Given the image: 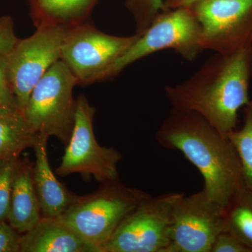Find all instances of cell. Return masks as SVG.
Listing matches in <instances>:
<instances>
[{
  "instance_id": "8",
  "label": "cell",
  "mask_w": 252,
  "mask_h": 252,
  "mask_svg": "<svg viewBox=\"0 0 252 252\" xmlns=\"http://www.w3.org/2000/svg\"><path fill=\"white\" fill-rule=\"evenodd\" d=\"M95 109L84 94L77 99L75 123L72 135L66 145L58 175L67 177L80 174L84 178L94 177L103 184L119 180V162L122 155L117 149L99 145L94 132Z\"/></svg>"
},
{
  "instance_id": "1",
  "label": "cell",
  "mask_w": 252,
  "mask_h": 252,
  "mask_svg": "<svg viewBox=\"0 0 252 252\" xmlns=\"http://www.w3.org/2000/svg\"><path fill=\"white\" fill-rule=\"evenodd\" d=\"M252 46L234 54H217L183 82L165 87L172 108L201 116L227 135L236 129L238 112L250 102Z\"/></svg>"
},
{
  "instance_id": "7",
  "label": "cell",
  "mask_w": 252,
  "mask_h": 252,
  "mask_svg": "<svg viewBox=\"0 0 252 252\" xmlns=\"http://www.w3.org/2000/svg\"><path fill=\"white\" fill-rule=\"evenodd\" d=\"M184 194L149 195L124 219L102 252H168L172 212Z\"/></svg>"
},
{
  "instance_id": "16",
  "label": "cell",
  "mask_w": 252,
  "mask_h": 252,
  "mask_svg": "<svg viewBox=\"0 0 252 252\" xmlns=\"http://www.w3.org/2000/svg\"><path fill=\"white\" fill-rule=\"evenodd\" d=\"M38 135L18 107H0V160L19 158L33 148Z\"/></svg>"
},
{
  "instance_id": "13",
  "label": "cell",
  "mask_w": 252,
  "mask_h": 252,
  "mask_svg": "<svg viewBox=\"0 0 252 252\" xmlns=\"http://www.w3.org/2000/svg\"><path fill=\"white\" fill-rule=\"evenodd\" d=\"M34 164L29 158H18L13 177L12 190L7 220L18 233L31 230L41 218L34 182Z\"/></svg>"
},
{
  "instance_id": "21",
  "label": "cell",
  "mask_w": 252,
  "mask_h": 252,
  "mask_svg": "<svg viewBox=\"0 0 252 252\" xmlns=\"http://www.w3.org/2000/svg\"><path fill=\"white\" fill-rule=\"evenodd\" d=\"M17 107L9 79L8 55H0V107Z\"/></svg>"
},
{
  "instance_id": "5",
  "label": "cell",
  "mask_w": 252,
  "mask_h": 252,
  "mask_svg": "<svg viewBox=\"0 0 252 252\" xmlns=\"http://www.w3.org/2000/svg\"><path fill=\"white\" fill-rule=\"evenodd\" d=\"M198 18L190 6L162 10L143 34L113 64L106 79L116 77L127 66L163 50L172 49L193 61L204 51Z\"/></svg>"
},
{
  "instance_id": "3",
  "label": "cell",
  "mask_w": 252,
  "mask_h": 252,
  "mask_svg": "<svg viewBox=\"0 0 252 252\" xmlns=\"http://www.w3.org/2000/svg\"><path fill=\"white\" fill-rule=\"evenodd\" d=\"M150 194L121 183L101 184L94 193L79 196L57 220L74 230L97 252L130 212Z\"/></svg>"
},
{
  "instance_id": "15",
  "label": "cell",
  "mask_w": 252,
  "mask_h": 252,
  "mask_svg": "<svg viewBox=\"0 0 252 252\" xmlns=\"http://www.w3.org/2000/svg\"><path fill=\"white\" fill-rule=\"evenodd\" d=\"M97 0H31V16L36 28H69L89 22Z\"/></svg>"
},
{
  "instance_id": "18",
  "label": "cell",
  "mask_w": 252,
  "mask_h": 252,
  "mask_svg": "<svg viewBox=\"0 0 252 252\" xmlns=\"http://www.w3.org/2000/svg\"><path fill=\"white\" fill-rule=\"evenodd\" d=\"M241 165L244 185L252 190V100L244 107V123L228 135Z\"/></svg>"
},
{
  "instance_id": "2",
  "label": "cell",
  "mask_w": 252,
  "mask_h": 252,
  "mask_svg": "<svg viewBox=\"0 0 252 252\" xmlns=\"http://www.w3.org/2000/svg\"><path fill=\"white\" fill-rule=\"evenodd\" d=\"M156 139L164 148L183 154L203 176L207 195L226 209L243 183L240 160L228 136L196 113L172 108Z\"/></svg>"
},
{
  "instance_id": "25",
  "label": "cell",
  "mask_w": 252,
  "mask_h": 252,
  "mask_svg": "<svg viewBox=\"0 0 252 252\" xmlns=\"http://www.w3.org/2000/svg\"><path fill=\"white\" fill-rule=\"evenodd\" d=\"M199 1L200 0H163V10L185 7Z\"/></svg>"
},
{
  "instance_id": "4",
  "label": "cell",
  "mask_w": 252,
  "mask_h": 252,
  "mask_svg": "<svg viewBox=\"0 0 252 252\" xmlns=\"http://www.w3.org/2000/svg\"><path fill=\"white\" fill-rule=\"evenodd\" d=\"M77 80L61 60L54 63L32 91L23 114L39 135L56 137L67 145L75 123Z\"/></svg>"
},
{
  "instance_id": "22",
  "label": "cell",
  "mask_w": 252,
  "mask_h": 252,
  "mask_svg": "<svg viewBox=\"0 0 252 252\" xmlns=\"http://www.w3.org/2000/svg\"><path fill=\"white\" fill-rule=\"evenodd\" d=\"M19 39L16 37L14 22L10 16L0 18V55H8L11 52Z\"/></svg>"
},
{
  "instance_id": "12",
  "label": "cell",
  "mask_w": 252,
  "mask_h": 252,
  "mask_svg": "<svg viewBox=\"0 0 252 252\" xmlns=\"http://www.w3.org/2000/svg\"><path fill=\"white\" fill-rule=\"evenodd\" d=\"M48 137L38 135L33 149L35 163L33 167V182L41 217L56 219L64 213L74 201L77 195L61 183L50 167L47 156Z\"/></svg>"
},
{
  "instance_id": "17",
  "label": "cell",
  "mask_w": 252,
  "mask_h": 252,
  "mask_svg": "<svg viewBox=\"0 0 252 252\" xmlns=\"http://www.w3.org/2000/svg\"><path fill=\"white\" fill-rule=\"evenodd\" d=\"M223 231L233 235L252 252V190L243 183L225 209Z\"/></svg>"
},
{
  "instance_id": "23",
  "label": "cell",
  "mask_w": 252,
  "mask_h": 252,
  "mask_svg": "<svg viewBox=\"0 0 252 252\" xmlns=\"http://www.w3.org/2000/svg\"><path fill=\"white\" fill-rule=\"evenodd\" d=\"M20 237L9 222L0 221V252H21Z\"/></svg>"
},
{
  "instance_id": "19",
  "label": "cell",
  "mask_w": 252,
  "mask_h": 252,
  "mask_svg": "<svg viewBox=\"0 0 252 252\" xmlns=\"http://www.w3.org/2000/svg\"><path fill=\"white\" fill-rule=\"evenodd\" d=\"M126 4L135 21L137 35L143 34L163 10V0H126Z\"/></svg>"
},
{
  "instance_id": "11",
  "label": "cell",
  "mask_w": 252,
  "mask_h": 252,
  "mask_svg": "<svg viewBox=\"0 0 252 252\" xmlns=\"http://www.w3.org/2000/svg\"><path fill=\"white\" fill-rule=\"evenodd\" d=\"M225 209L205 190L182 195L172 212L168 252H211L224 227Z\"/></svg>"
},
{
  "instance_id": "20",
  "label": "cell",
  "mask_w": 252,
  "mask_h": 252,
  "mask_svg": "<svg viewBox=\"0 0 252 252\" xmlns=\"http://www.w3.org/2000/svg\"><path fill=\"white\" fill-rule=\"evenodd\" d=\"M18 158L0 160V221L7 220L13 177Z\"/></svg>"
},
{
  "instance_id": "6",
  "label": "cell",
  "mask_w": 252,
  "mask_h": 252,
  "mask_svg": "<svg viewBox=\"0 0 252 252\" xmlns=\"http://www.w3.org/2000/svg\"><path fill=\"white\" fill-rule=\"evenodd\" d=\"M139 35L119 36L99 31L89 22L69 28L61 60L75 77L77 85L106 80L113 64Z\"/></svg>"
},
{
  "instance_id": "14",
  "label": "cell",
  "mask_w": 252,
  "mask_h": 252,
  "mask_svg": "<svg viewBox=\"0 0 252 252\" xmlns=\"http://www.w3.org/2000/svg\"><path fill=\"white\" fill-rule=\"evenodd\" d=\"M20 245L21 252H97L57 219L42 217L20 237Z\"/></svg>"
},
{
  "instance_id": "24",
  "label": "cell",
  "mask_w": 252,
  "mask_h": 252,
  "mask_svg": "<svg viewBox=\"0 0 252 252\" xmlns=\"http://www.w3.org/2000/svg\"><path fill=\"white\" fill-rule=\"evenodd\" d=\"M211 252H251L248 247L233 235L223 231L212 245Z\"/></svg>"
},
{
  "instance_id": "9",
  "label": "cell",
  "mask_w": 252,
  "mask_h": 252,
  "mask_svg": "<svg viewBox=\"0 0 252 252\" xmlns=\"http://www.w3.org/2000/svg\"><path fill=\"white\" fill-rule=\"evenodd\" d=\"M203 50L223 55L252 46V0H200L190 5Z\"/></svg>"
},
{
  "instance_id": "10",
  "label": "cell",
  "mask_w": 252,
  "mask_h": 252,
  "mask_svg": "<svg viewBox=\"0 0 252 252\" xmlns=\"http://www.w3.org/2000/svg\"><path fill=\"white\" fill-rule=\"evenodd\" d=\"M18 41L8 54V73L18 108L23 113L30 94L41 77L61 60L67 28L45 26Z\"/></svg>"
}]
</instances>
